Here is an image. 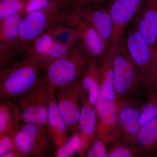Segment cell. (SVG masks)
Returning a JSON list of instances; mask_svg holds the SVG:
<instances>
[{
	"label": "cell",
	"instance_id": "obj_28",
	"mask_svg": "<svg viewBox=\"0 0 157 157\" xmlns=\"http://www.w3.org/2000/svg\"><path fill=\"white\" fill-rule=\"evenodd\" d=\"M59 0H27L23 13L24 15L48 8Z\"/></svg>",
	"mask_w": 157,
	"mask_h": 157
},
{
	"label": "cell",
	"instance_id": "obj_29",
	"mask_svg": "<svg viewBox=\"0 0 157 157\" xmlns=\"http://www.w3.org/2000/svg\"><path fill=\"white\" fill-rule=\"evenodd\" d=\"M132 148L124 144H115L107 153V157H131L134 155Z\"/></svg>",
	"mask_w": 157,
	"mask_h": 157
},
{
	"label": "cell",
	"instance_id": "obj_9",
	"mask_svg": "<svg viewBox=\"0 0 157 157\" xmlns=\"http://www.w3.org/2000/svg\"><path fill=\"white\" fill-rule=\"evenodd\" d=\"M82 91L79 79L56 91L58 107L71 135L78 132Z\"/></svg>",
	"mask_w": 157,
	"mask_h": 157
},
{
	"label": "cell",
	"instance_id": "obj_14",
	"mask_svg": "<svg viewBox=\"0 0 157 157\" xmlns=\"http://www.w3.org/2000/svg\"><path fill=\"white\" fill-rule=\"evenodd\" d=\"M47 84L48 104L45 128L56 150L70 139L71 135L58 107L55 89L48 82Z\"/></svg>",
	"mask_w": 157,
	"mask_h": 157
},
{
	"label": "cell",
	"instance_id": "obj_17",
	"mask_svg": "<svg viewBox=\"0 0 157 157\" xmlns=\"http://www.w3.org/2000/svg\"><path fill=\"white\" fill-rule=\"evenodd\" d=\"M100 79V97L117 103L114 86L112 57L110 48L98 59Z\"/></svg>",
	"mask_w": 157,
	"mask_h": 157
},
{
	"label": "cell",
	"instance_id": "obj_11",
	"mask_svg": "<svg viewBox=\"0 0 157 157\" xmlns=\"http://www.w3.org/2000/svg\"><path fill=\"white\" fill-rule=\"evenodd\" d=\"M94 107L97 114V138L107 143L119 137L117 103L100 97Z\"/></svg>",
	"mask_w": 157,
	"mask_h": 157
},
{
	"label": "cell",
	"instance_id": "obj_32",
	"mask_svg": "<svg viewBox=\"0 0 157 157\" xmlns=\"http://www.w3.org/2000/svg\"><path fill=\"white\" fill-rule=\"evenodd\" d=\"M2 157H23L17 150H13L6 153Z\"/></svg>",
	"mask_w": 157,
	"mask_h": 157
},
{
	"label": "cell",
	"instance_id": "obj_19",
	"mask_svg": "<svg viewBox=\"0 0 157 157\" xmlns=\"http://www.w3.org/2000/svg\"><path fill=\"white\" fill-rule=\"evenodd\" d=\"M21 122V113L17 103L0 99V136L10 135Z\"/></svg>",
	"mask_w": 157,
	"mask_h": 157
},
{
	"label": "cell",
	"instance_id": "obj_33",
	"mask_svg": "<svg viewBox=\"0 0 157 157\" xmlns=\"http://www.w3.org/2000/svg\"><path fill=\"white\" fill-rule=\"evenodd\" d=\"M155 62L156 65V67L157 69V46H156V51L155 53Z\"/></svg>",
	"mask_w": 157,
	"mask_h": 157
},
{
	"label": "cell",
	"instance_id": "obj_13",
	"mask_svg": "<svg viewBox=\"0 0 157 157\" xmlns=\"http://www.w3.org/2000/svg\"><path fill=\"white\" fill-rule=\"evenodd\" d=\"M74 6L95 31L107 49L111 43L113 25L107 7L98 4Z\"/></svg>",
	"mask_w": 157,
	"mask_h": 157
},
{
	"label": "cell",
	"instance_id": "obj_22",
	"mask_svg": "<svg viewBox=\"0 0 157 157\" xmlns=\"http://www.w3.org/2000/svg\"><path fill=\"white\" fill-rule=\"evenodd\" d=\"M53 41L51 27L37 38L26 52L24 58L29 59L38 63Z\"/></svg>",
	"mask_w": 157,
	"mask_h": 157
},
{
	"label": "cell",
	"instance_id": "obj_6",
	"mask_svg": "<svg viewBox=\"0 0 157 157\" xmlns=\"http://www.w3.org/2000/svg\"><path fill=\"white\" fill-rule=\"evenodd\" d=\"M109 47L111 51L114 88L118 103L138 90V76L126 47L124 38L117 45Z\"/></svg>",
	"mask_w": 157,
	"mask_h": 157
},
{
	"label": "cell",
	"instance_id": "obj_10",
	"mask_svg": "<svg viewBox=\"0 0 157 157\" xmlns=\"http://www.w3.org/2000/svg\"><path fill=\"white\" fill-rule=\"evenodd\" d=\"M143 1L112 0L107 5L113 25L110 45H117L124 38L125 33L135 19Z\"/></svg>",
	"mask_w": 157,
	"mask_h": 157
},
{
	"label": "cell",
	"instance_id": "obj_26",
	"mask_svg": "<svg viewBox=\"0 0 157 157\" xmlns=\"http://www.w3.org/2000/svg\"><path fill=\"white\" fill-rule=\"evenodd\" d=\"M157 117V89L140 110V126Z\"/></svg>",
	"mask_w": 157,
	"mask_h": 157
},
{
	"label": "cell",
	"instance_id": "obj_20",
	"mask_svg": "<svg viewBox=\"0 0 157 157\" xmlns=\"http://www.w3.org/2000/svg\"><path fill=\"white\" fill-rule=\"evenodd\" d=\"M132 146L151 151L157 148V117L140 127Z\"/></svg>",
	"mask_w": 157,
	"mask_h": 157
},
{
	"label": "cell",
	"instance_id": "obj_5",
	"mask_svg": "<svg viewBox=\"0 0 157 157\" xmlns=\"http://www.w3.org/2000/svg\"><path fill=\"white\" fill-rule=\"evenodd\" d=\"M10 135L23 157H52L56 150L45 126L21 122Z\"/></svg>",
	"mask_w": 157,
	"mask_h": 157
},
{
	"label": "cell",
	"instance_id": "obj_4",
	"mask_svg": "<svg viewBox=\"0 0 157 157\" xmlns=\"http://www.w3.org/2000/svg\"><path fill=\"white\" fill-rule=\"evenodd\" d=\"M124 39L127 50L137 71L139 88L148 92L156 89L155 55L142 36L132 27Z\"/></svg>",
	"mask_w": 157,
	"mask_h": 157
},
{
	"label": "cell",
	"instance_id": "obj_16",
	"mask_svg": "<svg viewBox=\"0 0 157 157\" xmlns=\"http://www.w3.org/2000/svg\"><path fill=\"white\" fill-rule=\"evenodd\" d=\"M140 110L137 105L126 101L118 103V119L120 135L124 142L133 145L140 130Z\"/></svg>",
	"mask_w": 157,
	"mask_h": 157
},
{
	"label": "cell",
	"instance_id": "obj_27",
	"mask_svg": "<svg viewBox=\"0 0 157 157\" xmlns=\"http://www.w3.org/2000/svg\"><path fill=\"white\" fill-rule=\"evenodd\" d=\"M106 142L104 140L97 138L90 144L85 157H107V151Z\"/></svg>",
	"mask_w": 157,
	"mask_h": 157
},
{
	"label": "cell",
	"instance_id": "obj_8",
	"mask_svg": "<svg viewBox=\"0 0 157 157\" xmlns=\"http://www.w3.org/2000/svg\"><path fill=\"white\" fill-rule=\"evenodd\" d=\"M16 103L21 113L22 122L45 126L48 115V84L43 77L28 93Z\"/></svg>",
	"mask_w": 157,
	"mask_h": 157
},
{
	"label": "cell",
	"instance_id": "obj_23",
	"mask_svg": "<svg viewBox=\"0 0 157 157\" xmlns=\"http://www.w3.org/2000/svg\"><path fill=\"white\" fill-rule=\"evenodd\" d=\"M21 56L14 43H0V70L6 69L20 61Z\"/></svg>",
	"mask_w": 157,
	"mask_h": 157
},
{
	"label": "cell",
	"instance_id": "obj_18",
	"mask_svg": "<svg viewBox=\"0 0 157 157\" xmlns=\"http://www.w3.org/2000/svg\"><path fill=\"white\" fill-rule=\"evenodd\" d=\"M82 92L90 104L94 106L100 97L99 63L98 59H90L79 79Z\"/></svg>",
	"mask_w": 157,
	"mask_h": 157
},
{
	"label": "cell",
	"instance_id": "obj_24",
	"mask_svg": "<svg viewBox=\"0 0 157 157\" xmlns=\"http://www.w3.org/2000/svg\"><path fill=\"white\" fill-rule=\"evenodd\" d=\"M81 148V140L78 133L71 135V137L61 146L54 152L52 157H72L80 151Z\"/></svg>",
	"mask_w": 157,
	"mask_h": 157
},
{
	"label": "cell",
	"instance_id": "obj_12",
	"mask_svg": "<svg viewBox=\"0 0 157 157\" xmlns=\"http://www.w3.org/2000/svg\"><path fill=\"white\" fill-rule=\"evenodd\" d=\"M132 27L142 36L154 54L156 51L157 0H143Z\"/></svg>",
	"mask_w": 157,
	"mask_h": 157
},
{
	"label": "cell",
	"instance_id": "obj_15",
	"mask_svg": "<svg viewBox=\"0 0 157 157\" xmlns=\"http://www.w3.org/2000/svg\"><path fill=\"white\" fill-rule=\"evenodd\" d=\"M80 101L81 109L77 133L81 140V148L78 155L79 157H85L89 147L97 138V114L94 107L90 104L82 91Z\"/></svg>",
	"mask_w": 157,
	"mask_h": 157
},
{
	"label": "cell",
	"instance_id": "obj_25",
	"mask_svg": "<svg viewBox=\"0 0 157 157\" xmlns=\"http://www.w3.org/2000/svg\"><path fill=\"white\" fill-rule=\"evenodd\" d=\"M27 1V0H0V20L23 12Z\"/></svg>",
	"mask_w": 157,
	"mask_h": 157
},
{
	"label": "cell",
	"instance_id": "obj_1",
	"mask_svg": "<svg viewBox=\"0 0 157 157\" xmlns=\"http://www.w3.org/2000/svg\"><path fill=\"white\" fill-rule=\"evenodd\" d=\"M43 77L39 64L28 59L0 70V99L16 102L33 89Z\"/></svg>",
	"mask_w": 157,
	"mask_h": 157
},
{
	"label": "cell",
	"instance_id": "obj_34",
	"mask_svg": "<svg viewBox=\"0 0 157 157\" xmlns=\"http://www.w3.org/2000/svg\"><path fill=\"white\" fill-rule=\"evenodd\" d=\"M157 46V41H156V46Z\"/></svg>",
	"mask_w": 157,
	"mask_h": 157
},
{
	"label": "cell",
	"instance_id": "obj_3",
	"mask_svg": "<svg viewBox=\"0 0 157 157\" xmlns=\"http://www.w3.org/2000/svg\"><path fill=\"white\" fill-rule=\"evenodd\" d=\"M90 59L79 44L69 53L40 67L47 82L57 91L78 81Z\"/></svg>",
	"mask_w": 157,
	"mask_h": 157
},
{
	"label": "cell",
	"instance_id": "obj_21",
	"mask_svg": "<svg viewBox=\"0 0 157 157\" xmlns=\"http://www.w3.org/2000/svg\"><path fill=\"white\" fill-rule=\"evenodd\" d=\"M24 16L23 12H20L0 20V43H15Z\"/></svg>",
	"mask_w": 157,
	"mask_h": 157
},
{
	"label": "cell",
	"instance_id": "obj_2",
	"mask_svg": "<svg viewBox=\"0 0 157 157\" xmlns=\"http://www.w3.org/2000/svg\"><path fill=\"white\" fill-rule=\"evenodd\" d=\"M71 0H59L40 11L32 12L22 17L15 45L24 58L32 43L54 24L60 21Z\"/></svg>",
	"mask_w": 157,
	"mask_h": 157
},
{
	"label": "cell",
	"instance_id": "obj_7",
	"mask_svg": "<svg viewBox=\"0 0 157 157\" xmlns=\"http://www.w3.org/2000/svg\"><path fill=\"white\" fill-rule=\"evenodd\" d=\"M61 21L76 31L79 44L91 59H98L107 51V48L95 31L74 5L69 6Z\"/></svg>",
	"mask_w": 157,
	"mask_h": 157
},
{
	"label": "cell",
	"instance_id": "obj_30",
	"mask_svg": "<svg viewBox=\"0 0 157 157\" xmlns=\"http://www.w3.org/2000/svg\"><path fill=\"white\" fill-rule=\"evenodd\" d=\"M13 150L17 149L11 135L0 136V157L7 152Z\"/></svg>",
	"mask_w": 157,
	"mask_h": 157
},
{
	"label": "cell",
	"instance_id": "obj_31",
	"mask_svg": "<svg viewBox=\"0 0 157 157\" xmlns=\"http://www.w3.org/2000/svg\"><path fill=\"white\" fill-rule=\"evenodd\" d=\"M112 0H72L71 4L75 6L87 5V4H98L108 5Z\"/></svg>",
	"mask_w": 157,
	"mask_h": 157
}]
</instances>
